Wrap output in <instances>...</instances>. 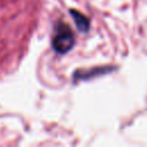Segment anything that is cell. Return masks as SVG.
Returning <instances> with one entry per match:
<instances>
[{"mask_svg": "<svg viewBox=\"0 0 147 147\" xmlns=\"http://www.w3.org/2000/svg\"><path fill=\"white\" fill-rule=\"evenodd\" d=\"M69 13H70V15L72 16V18H74V21H75V24H76L77 29H78L80 32H86V31H88V29H90V21H88V18H87L84 14H82L80 11H78V10H76V9H70Z\"/></svg>", "mask_w": 147, "mask_h": 147, "instance_id": "cell-2", "label": "cell"}, {"mask_svg": "<svg viewBox=\"0 0 147 147\" xmlns=\"http://www.w3.org/2000/svg\"><path fill=\"white\" fill-rule=\"evenodd\" d=\"M75 44V36L68 24L59 22L55 28V34L52 40V46L54 51L59 54H64L69 52Z\"/></svg>", "mask_w": 147, "mask_h": 147, "instance_id": "cell-1", "label": "cell"}]
</instances>
